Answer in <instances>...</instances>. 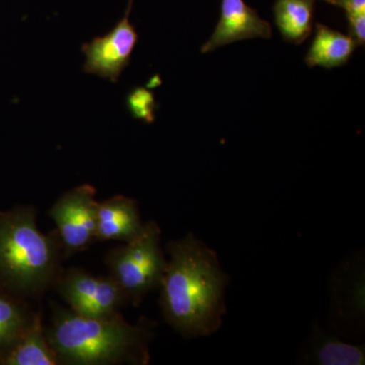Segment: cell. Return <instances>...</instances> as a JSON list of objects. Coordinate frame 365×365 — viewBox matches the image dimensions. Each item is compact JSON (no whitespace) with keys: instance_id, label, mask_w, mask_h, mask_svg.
<instances>
[{"instance_id":"obj_1","label":"cell","mask_w":365,"mask_h":365,"mask_svg":"<svg viewBox=\"0 0 365 365\" xmlns=\"http://www.w3.org/2000/svg\"><path fill=\"white\" fill-rule=\"evenodd\" d=\"M168 252L160 287L165 321L185 338L211 335L222 326L228 276L215 252L192 234L170 242Z\"/></svg>"},{"instance_id":"obj_2","label":"cell","mask_w":365,"mask_h":365,"mask_svg":"<svg viewBox=\"0 0 365 365\" xmlns=\"http://www.w3.org/2000/svg\"><path fill=\"white\" fill-rule=\"evenodd\" d=\"M46 337L60 364H148L153 323L143 319L130 325L121 314L88 318L55 307Z\"/></svg>"},{"instance_id":"obj_3","label":"cell","mask_w":365,"mask_h":365,"mask_svg":"<svg viewBox=\"0 0 365 365\" xmlns=\"http://www.w3.org/2000/svg\"><path fill=\"white\" fill-rule=\"evenodd\" d=\"M57 232L45 235L35 207L0 213V280L14 292L37 297L54 287L63 269Z\"/></svg>"},{"instance_id":"obj_4","label":"cell","mask_w":365,"mask_h":365,"mask_svg":"<svg viewBox=\"0 0 365 365\" xmlns=\"http://www.w3.org/2000/svg\"><path fill=\"white\" fill-rule=\"evenodd\" d=\"M160 234L157 222L144 223L140 234L106 255L110 276L133 306H139L162 284L168 261L160 246Z\"/></svg>"},{"instance_id":"obj_5","label":"cell","mask_w":365,"mask_h":365,"mask_svg":"<svg viewBox=\"0 0 365 365\" xmlns=\"http://www.w3.org/2000/svg\"><path fill=\"white\" fill-rule=\"evenodd\" d=\"M98 206L96 189L88 184L66 192L53 204L49 216L56 225L64 259L97 241Z\"/></svg>"},{"instance_id":"obj_6","label":"cell","mask_w":365,"mask_h":365,"mask_svg":"<svg viewBox=\"0 0 365 365\" xmlns=\"http://www.w3.org/2000/svg\"><path fill=\"white\" fill-rule=\"evenodd\" d=\"M54 287L73 313L88 318H110L127 302L111 276H95L78 268L62 271Z\"/></svg>"},{"instance_id":"obj_7","label":"cell","mask_w":365,"mask_h":365,"mask_svg":"<svg viewBox=\"0 0 365 365\" xmlns=\"http://www.w3.org/2000/svg\"><path fill=\"white\" fill-rule=\"evenodd\" d=\"M134 0H128L123 18L103 37H98L83 45L86 56L83 71L100 78L117 83L122 72L130 62L138 35L132 25L130 13Z\"/></svg>"},{"instance_id":"obj_8","label":"cell","mask_w":365,"mask_h":365,"mask_svg":"<svg viewBox=\"0 0 365 365\" xmlns=\"http://www.w3.org/2000/svg\"><path fill=\"white\" fill-rule=\"evenodd\" d=\"M220 18L215 32L201 48V52L215 51L237 41L272 37V28L263 20L256 9L244 0H222Z\"/></svg>"},{"instance_id":"obj_9","label":"cell","mask_w":365,"mask_h":365,"mask_svg":"<svg viewBox=\"0 0 365 365\" xmlns=\"http://www.w3.org/2000/svg\"><path fill=\"white\" fill-rule=\"evenodd\" d=\"M144 227L136 201L117 195L98 202L97 241L129 242L140 234Z\"/></svg>"},{"instance_id":"obj_10","label":"cell","mask_w":365,"mask_h":365,"mask_svg":"<svg viewBox=\"0 0 365 365\" xmlns=\"http://www.w3.org/2000/svg\"><path fill=\"white\" fill-rule=\"evenodd\" d=\"M6 365H57L60 364L56 353L52 349L47 337L40 312L34 314L30 326L23 335L1 357Z\"/></svg>"},{"instance_id":"obj_11","label":"cell","mask_w":365,"mask_h":365,"mask_svg":"<svg viewBox=\"0 0 365 365\" xmlns=\"http://www.w3.org/2000/svg\"><path fill=\"white\" fill-rule=\"evenodd\" d=\"M356 47V43L350 36L317 24L313 43L304 61L309 67L335 68L347 63Z\"/></svg>"},{"instance_id":"obj_12","label":"cell","mask_w":365,"mask_h":365,"mask_svg":"<svg viewBox=\"0 0 365 365\" xmlns=\"http://www.w3.org/2000/svg\"><path fill=\"white\" fill-rule=\"evenodd\" d=\"M314 0H276L274 18L283 39L302 44L313 31Z\"/></svg>"},{"instance_id":"obj_13","label":"cell","mask_w":365,"mask_h":365,"mask_svg":"<svg viewBox=\"0 0 365 365\" xmlns=\"http://www.w3.org/2000/svg\"><path fill=\"white\" fill-rule=\"evenodd\" d=\"M25 307L0 292V357L23 335L34 318Z\"/></svg>"},{"instance_id":"obj_14","label":"cell","mask_w":365,"mask_h":365,"mask_svg":"<svg viewBox=\"0 0 365 365\" xmlns=\"http://www.w3.org/2000/svg\"><path fill=\"white\" fill-rule=\"evenodd\" d=\"M314 359L322 365H361L365 364L364 347L324 337L316 346Z\"/></svg>"},{"instance_id":"obj_15","label":"cell","mask_w":365,"mask_h":365,"mask_svg":"<svg viewBox=\"0 0 365 365\" xmlns=\"http://www.w3.org/2000/svg\"><path fill=\"white\" fill-rule=\"evenodd\" d=\"M128 107L131 114L137 119L143 120L146 123L155 121V112L157 103L151 91L139 88L132 91L128 97Z\"/></svg>"},{"instance_id":"obj_16","label":"cell","mask_w":365,"mask_h":365,"mask_svg":"<svg viewBox=\"0 0 365 365\" xmlns=\"http://www.w3.org/2000/svg\"><path fill=\"white\" fill-rule=\"evenodd\" d=\"M335 6L345 9L347 16L365 14V0H335Z\"/></svg>"},{"instance_id":"obj_17","label":"cell","mask_w":365,"mask_h":365,"mask_svg":"<svg viewBox=\"0 0 365 365\" xmlns=\"http://www.w3.org/2000/svg\"><path fill=\"white\" fill-rule=\"evenodd\" d=\"M324 1L328 2L330 4H335V1L334 0H324Z\"/></svg>"},{"instance_id":"obj_18","label":"cell","mask_w":365,"mask_h":365,"mask_svg":"<svg viewBox=\"0 0 365 365\" xmlns=\"http://www.w3.org/2000/svg\"><path fill=\"white\" fill-rule=\"evenodd\" d=\"M334 1H335V0H334ZM335 4H336V2H335Z\"/></svg>"}]
</instances>
